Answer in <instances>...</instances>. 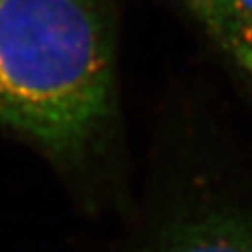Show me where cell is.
I'll return each mask as SVG.
<instances>
[{"label": "cell", "instance_id": "6da1fadb", "mask_svg": "<svg viewBox=\"0 0 252 252\" xmlns=\"http://www.w3.org/2000/svg\"><path fill=\"white\" fill-rule=\"evenodd\" d=\"M121 0H0V130L86 210L125 196Z\"/></svg>", "mask_w": 252, "mask_h": 252}, {"label": "cell", "instance_id": "7a4b0ae2", "mask_svg": "<svg viewBox=\"0 0 252 252\" xmlns=\"http://www.w3.org/2000/svg\"><path fill=\"white\" fill-rule=\"evenodd\" d=\"M128 252H252V200L219 159L193 154L156 184Z\"/></svg>", "mask_w": 252, "mask_h": 252}, {"label": "cell", "instance_id": "3957f363", "mask_svg": "<svg viewBox=\"0 0 252 252\" xmlns=\"http://www.w3.org/2000/svg\"><path fill=\"white\" fill-rule=\"evenodd\" d=\"M224 67L252 98V0H179Z\"/></svg>", "mask_w": 252, "mask_h": 252}]
</instances>
